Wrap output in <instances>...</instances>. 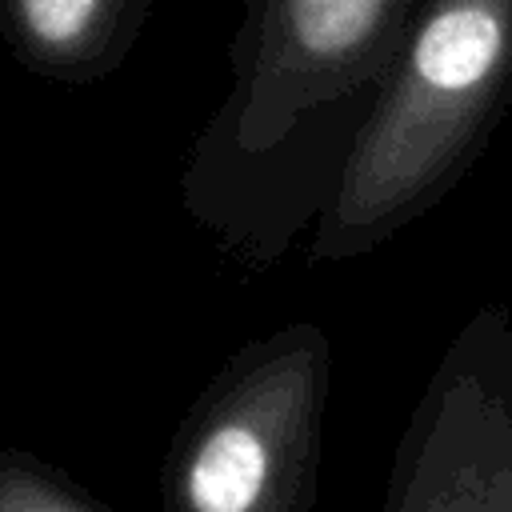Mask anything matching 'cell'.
Listing matches in <instances>:
<instances>
[{
    "label": "cell",
    "mask_w": 512,
    "mask_h": 512,
    "mask_svg": "<svg viewBox=\"0 0 512 512\" xmlns=\"http://www.w3.org/2000/svg\"><path fill=\"white\" fill-rule=\"evenodd\" d=\"M428 0H244L232 84L196 132L180 200L244 268L316 228Z\"/></svg>",
    "instance_id": "6da1fadb"
},
{
    "label": "cell",
    "mask_w": 512,
    "mask_h": 512,
    "mask_svg": "<svg viewBox=\"0 0 512 512\" xmlns=\"http://www.w3.org/2000/svg\"><path fill=\"white\" fill-rule=\"evenodd\" d=\"M508 108L512 0H428L312 228L308 260L368 256L428 216L472 172Z\"/></svg>",
    "instance_id": "7a4b0ae2"
},
{
    "label": "cell",
    "mask_w": 512,
    "mask_h": 512,
    "mask_svg": "<svg viewBox=\"0 0 512 512\" xmlns=\"http://www.w3.org/2000/svg\"><path fill=\"white\" fill-rule=\"evenodd\" d=\"M332 340L296 320L240 344L188 404L160 476L164 512H312Z\"/></svg>",
    "instance_id": "3957f363"
},
{
    "label": "cell",
    "mask_w": 512,
    "mask_h": 512,
    "mask_svg": "<svg viewBox=\"0 0 512 512\" xmlns=\"http://www.w3.org/2000/svg\"><path fill=\"white\" fill-rule=\"evenodd\" d=\"M380 512H512V312L480 304L400 432Z\"/></svg>",
    "instance_id": "277c9868"
},
{
    "label": "cell",
    "mask_w": 512,
    "mask_h": 512,
    "mask_svg": "<svg viewBox=\"0 0 512 512\" xmlns=\"http://www.w3.org/2000/svg\"><path fill=\"white\" fill-rule=\"evenodd\" d=\"M156 0H0L8 56L52 84L108 80L132 52Z\"/></svg>",
    "instance_id": "5b68a950"
},
{
    "label": "cell",
    "mask_w": 512,
    "mask_h": 512,
    "mask_svg": "<svg viewBox=\"0 0 512 512\" xmlns=\"http://www.w3.org/2000/svg\"><path fill=\"white\" fill-rule=\"evenodd\" d=\"M0 512H112L68 472L24 448H0Z\"/></svg>",
    "instance_id": "8992f818"
}]
</instances>
